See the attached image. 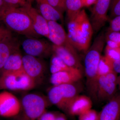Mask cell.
Masks as SVG:
<instances>
[{
	"instance_id": "cell-1",
	"label": "cell",
	"mask_w": 120,
	"mask_h": 120,
	"mask_svg": "<svg viewBox=\"0 0 120 120\" xmlns=\"http://www.w3.org/2000/svg\"><path fill=\"white\" fill-rule=\"evenodd\" d=\"M67 23V34L71 43L76 50L86 53L90 48L94 32L86 11L82 9Z\"/></svg>"
},
{
	"instance_id": "cell-2",
	"label": "cell",
	"mask_w": 120,
	"mask_h": 120,
	"mask_svg": "<svg viewBox=\"0 0 120 120\" xmlns=\"http://www.w3.org/2000/svg\"><path fill=\"white\" fill-rule=\"evenodd\" d=\"M105 42V32L101 31L86 53L84 69L86 86L89 94L94 98H96L98 66Z\"/></svg>"
},
{
	"instance_id": "cell-3",
	"label": "cell",
	"mask_w": 120,
	"mask_h": 120,
	"mask_svg": "<svg viewBox=\"0 0 120 120\" xmlns=\"http://www.w3.org/2000/svg\"><path fill=\"white\" fill-rule=\"evenodd\" d=\"M1 22L11 31L26 37L38 38L33 27L32 21L22 8H7L0 13Z\"/></svg>"
},
{
	"instance_id": "cell-4",
	"label": "cell",
	"mask_w": 120,
	"mask_h": 120,
	"mask_svg": "<svg viewBox=\"0 0 120 120\" xmlns=\"http://www.w3.org/2000/svg\"><path fill=\"white\" fill-rule=\"evenodd\" d=\"M37 84L23 69L4 72L0 75V90L27 91L34 88Z\"/></svg>"
},
{
	"instance_id": "cell-5",
	"label": "cell",
	"mask_w": 120,
	"mask_h": 120,
	"mask_svg": "<svg viewBox=\"0 0 120 120\" xmlns=\"http://www.w3.org/2000/svg\"><path fill=\"white\" fill-rule=\"evenodd\" d=\"M20 101L24 119L26 120H38L46 112L48 106L46 99L40 95L34 93L25 95Z\"/></svg>"
},
{
	"instance_id": "cell-6",
	"label": "cell",
	"mask_w": 120,
	"mask_h": 120,
	"mask_svg": "<svg viewBox=\"0 0 120 120\" xmlns=\"http://www.w3.org/2000/svg\"><path fill=\"white\" fill-rule=\"evenodd\" d=\"M77 94V88L73 84L53 86L48 92V100L51 104L65 111L67 106Z\"/></svg>"
},
{
	"instance_id": "cell-7",
	"label": "cell",
	"mask_w": 120,
	"mask_h": 120,
	"mask_svg": "<svg viewBox=\"0 0 120 120\" xmlns=\"http://www.w3.org/2000/svg\"><path fill=\"white\" fill-rule=\"evenodd\" d=\"M117 77L113 71L98 77L96 99L101 101H109L116 94Z\"/></svg>"
},
{
	"instance_id": "cell-8",
	"label": "cell",
	"mask_w": 120,
	"mask_h": 120,
	"mask_svg": "<svg viewBox=\"0 0 120 120\" xmlns=\"http://www.w3.org/2000/svg\"><path fill=\"white\" fill-rule=\"evenodd\" d=\"M21 45L26 54L38 58H47L53 54V45L37 38L26 37Z\"/></svg>"
},
{
	"instance_id": "cell-9",
	"label": "cell",
	"mask_w": 120,
	"mask_h": 120,
	"mask_svg": "<svg viewBox=\"0 0 120 120\" xmlns=\"http://www.w3.org/2000/svg\"><path fill=\"white\" fill-rule=\"evenodd\" d=\"M22 110L21 101L7 90L0 92V116L11 118L19 115Z\"/></svg>"
},
{
	"instance_id": "cell-10",
	"label": "cell",
	"mask_w": 120,
	"mask_h": 120,
	"mask_svg": "<svg viewBox=\"0 0 120 120\" xmlns=\"http://www.w3.org/2000/svg\"><path fill=\"white\" fill-rule=\"evenodd\" d=\"M111 0H97L91 11L90 22L95 34L105 26L108 19L107 13L109 10Z\"/></svg>"
},
{
	"instance_id": "cell-11",
	"label": "cell",
	"mask_w": 120,
	"mask_h": 120,
	"mask_svg": "<svg viewBox=\"0 0 120 120\" xmlns=\"http://www.w3.org/2000/svg\"><path fill=\"white\" fill-rule=\"evenodd\" d=\"M32 2L28 0L24 7H22L30 16L35 32L40 36L48 38L49 27L48 21L39 13L36 8L32 7Z\"/></svg>"
},
{
	"instance_id": "cell-12",
	"label": "cell",
	"mask_w": 120,
	"mask_h": 120,
	"mask_svg": "<svg viewBox=\"0 0 120 120\" xmlns=\"http://www.w3.org/2000/svg\"><path fill=\"white\" fill-rule=\"evenodd\" d=\"M39 58L27 54L22 56L24 71L37 83V80L42 77L45 71V64Z\"/></svg>"
},
{
	"instance_id": "cell-13",
	"label": "cell",
	"mask_w": 120,
	"mask_h": 120,
	"mask_svg": "<svg viewBox=\"0 0 120 120\" xmlns=\"http://www.w3.org/2000/svg\"><path fill=\"white\" fill-rule=\"evenodd\" d=\"M20 45L19 39L12 32L0 41V75L9 57L19 50Z\"/></svg>"
},
{
	"instance_id": "cell-14",
	"label": "cell",
	"mask_w": 120,
	"mask_h": 120,
	"mask_svg": "<svg viewBox=\"0 0 120 120\" xmlns=\"http://www.w3.org/2000/svg\"><path fill=\"white\" fill-rule=\"evenodd\" d=\"M52 48L53 54L59 57L68 66L82 71V66L75 48H68L53 45Z\"/></svg>"
},
{
	"instance_id": "cell-15",
	"label": "cell",
	"mask_w": 120,
	"mask_h": 120,
	"mask_svg": "<svg viewBox=\"0 0 120 120\" xmlns=\"http://www.w3.org/2000/svg\"><path fill=\"white\" fill-rule=\"evenodd\" d=\"M48 39L52 42L53 45L68 48L75 47L71 43L68 34L60 24L57 22L52 21H48Z\"/></svg>"
},
{
	"instance_id": "cell-16",
	"label": "cell",
	"mask_w": 120,
	"mask_h": 120,
	"mask_svg": "<svg viewBox=\"0 0 120 120\" xmlns=\"http://www.w3.org/2000/svg\"><path fill=\"white\" fill-rule=\"evenodd\" d=\"M120 93L116 94L99 113L98 120H120Z\"/></svg>"
},
{
	"instance_id": "cell-17",
	"label": "cell",
	"mask_w": 120,
	"mask_h": 120,
	"mask_svg": "<svg viewBox=\"0 0 120 120\" xmlns=\"http://www.w3.org/2000/svg\"><path fill=\"white\" fill-rule=\"evenodd\" d=\"M92 102L89 97L85 95L76 96L67 106L65 111L72 116H79L91 109Z\"/></svg>"
},
{
	"instance_id": "cell-18",
	"label": "cell",
	"mask_w": 120,
	"mask_h": 120,
	"mask_svg": "<svg viewBox=\"0 0 120 120\" xmlns=\"http://www.w3.org/2000/svg\"><path fill=\"white\" fill-rule=\"evenodd\" d=\"M82 77V71L76 69L52 74L50 80L53 86H56L63 84H73L80 80Z\"/></svg>"
},
{
	"instance_id": "cell-19",
	"label": "cell",
	"mask_w": 120,
	"mask_h": 120,
	"mask_svg": "<svg viewBox=\"0 0 120 120\" xmlns=\"http://www.w3.org/2000/svg\"><path fill=\"white\" fill-rule=\"evenodd\" d=\"M36 3L37 10L48 21L62 20L63 14L52 6L46 0H30Z\"/></svg>"
},
{
	"instance_id": "cell-20",
	"label": "cell",
	"mask_w": 120,
	"mask_h": 120,
	"mask_svg": "<svg viewBox=\"0 0 120 120\" xmlns=\"http://www.w3.org/2000/svg\"><path fill=\"white\" fill-rule=\"evenodd\" d=\"M22 56L19 50L13 53L5 63L1 74L4 72L19 71L23 69Z\"/></svg>"
},
{
	"instance_id": "cell-21",
	"label": "cell",
	"mask_w": 120,
	"mask_h": 120,
	"mask_svg": "<svg viewBox=\"0 0 120 120\" xmlns=\"http://www.w3.org/2000/svg\"><path fill=\"white\" fill-rule=\"evenodd\" d=\"M67 22L73 19L83 8L81 0H65Z\"/></svg>"
},
{
	"instance_id": "cell-22",
	"label": "cell",
	"mask_w": 120,
	"mask_h": 120,
	"mask_svg": "<svg viewBox=\"0 0 120 120\" xmlns=\"http://www.w3.org/2000/svg\"><path fill=\"white\" fill-rule=\"evenodd\" d=\"M77 69L68 66L61 58L56 54H53L50 60V71L52 74L62 71H74Z\"/></svg>"
},
{
	"instance_id": "cell-23",
	"label": "cell",
	"mask_w": 120,
	"mask_h": 120,
	"mask_svg": "<svg viewBox=\"0 0 120 120\" xmlns=\"http://www.w3.org/2000/svg\"><path fill=\"white\" fill-rule=\"evenodd\" d=\"M113 71L112 63L105 56H101L98 66V79L99 76L106 75Z\"/></svg>"
},
{
	"instance_id": "cell-24",
	"label": "cell",
	"mask_w": 120,
	"mask_h": 120,
	"mask_svg": "<svg viewBox=\"0 0 120 120\" xmlns=\"http://www.w3.org/2000/svg\"><path fill=\"white\" fill-rule=\"evenodd\" d=\"M105 56L113 63L120 58V47L111 49L106 46Z\"/></svg>"
},
{
	"instance_id": "cell-25",
	"label": "cell",
	"mask_w": 120,
	"mask_h": 120,
	"mask_svg": "<svg viewBox=\"0 0 120 120\" xmlns=\"http://www.w3.org/2000/svg\"><path fill=\"white\" fill-rule=\"evenodd\" d=\"M109 11L111 19L120 16V0H111Z\"/></svg>"
},
{
	"instance_id": "cell-26",
	"label": "cell",
	"mask_w": 120,
	"mask_h": 120,
	"mask_svg": "<svg viewBox=\"0 0 120 120\" xmlns=\"http://www.w3.org/2000/svg\"><path fill=\"white\" fill-rule=\"evenodd\" d=\"M99 113L92 109L79 116V120H98Z\"/></svg>"
},
{
	"instance_id": "cell-27",
	"label": "cell",
	"mask_w": 120,
	"mask_h": 120,
	"mask_svg": "<svg viewBox=\"0 0 120 120\" xmlns=\"http://www.w3.org/2000/svg\"><path fill=\"white\" fill-rule=\"evenodd\" d=\"M7 8H19L24 7L28 0H3Z\"/></svg>"
},
{
	"instance_id": "cell-28",
	"label": "cell",
	"mask_w": 120,
	"mask_h": 120,
	"mask_svg": "<svg viewBox=\"0 0 120 120\" xmlns=\"http://www.w3.org/2000/svg\"><path fill=\"white\" fill-rule=\"evenodd\" d=\"M52 6L63 14L66 11L65 0H46Z\"/></svg>"
},
{
	"instance_id": "cell-29",
	"label": "cell",
	"mask_w": 120,
	"mask_h": 120,
	"mask_svg": "<svg viewBox=\"0 0 120 120\" xmlns=\"http://www.w3.org/2000/svg\"><path fill=\"white\" fill-rule=\"evenodd\" d=\"M105 37L106 40H110L120 45V32L108 30L107 33L105 34Z\"/></svg>"
},
{
	"instance_id": "cell-30",
	"label": "cell",
	"mask_w": 120,
	"mask_h": 120,
	"mask_svg": "<svg viewBox=\"0 0 120 120\" xmlns=\"http://www.w3.org/2000/svg\"><path fill=\"white\" fill-rule=\"evenodd\" d=\"M108 30L120 31V16H116L111 19Z\"/></svg>"
},
{
	"instance_id": "cell-31",
	"label": "cell",
	"mask_w": 120,
	"mask_h": 120,
	"mask_svg": "<svg viewBox=\"0 0 120 120\" xmlns=\"http://www.w3.org/2000/svg\"><path fill=\"white\" fill-rule=\"evenodd\" d=\"M57 114L50 112H45L38 120H56Z\"/></svg>"
},
{
	"instance_id": "cell-32",
	"label": "cell",
	"mask_w": 120,
	"mask_h": 120,
	"mask_svg": "<svg viewBox=\"0 0 120 120\" xmlns=\"http://www.w3.org/2000/svg\"><path fill=\"white\" fill-rule=\"evenodd\" d=\"M11 32L5 26L0 25V41Z\"/></svg>"
},
{
	"instance_id": "cell-33",
	"label": "cell",
	"mask_w": 120,
	"mask_h": 120,
	"mask_svg": "<svg viewBox=\"0 0 120 120\" xmlns=\"http://www.w3.org/2000/svg\"><path fill=\"white\" fill-rule=\"evenodd\" d=\"M112 68L113 71L120 74V58L113 62Z\"/></svg>"
},
{
	"instance_id": "cell-34",
	"label": "cell",
	"mask_w": 120,
	"mask_h": 120,
	"mask_svg": "<svg viewBox=\"0 0 120 120\" xmlns=\"http://www.w3.org/2000/svg\"><path fill=\"white\" fill-rule=\"evenodd\" d=\"M106 42V47H109L111 49H115L120 47V45L117 43L110 41V40H105Z\"/></svg>"
},
{
	"instance_id": "cell-35",
	"label": "cell",
	"mask_w": 120,
	"mask_h": 120,
	"mask_svg": "<svg viewBox=\"0 0 120 120\" xmlns=\"http://www.w3.org/2000/svg\"><path fill=\"white\" fill-rule=\"evenodd\" d=\"M97 0H81L83 7H89L93 4H94Z\"/></svg>"
},
{
	"instance_id": "cell-36",
	"label": "cell",
	"mask_w": 120,
	"mask_h": 120,
	"mask_svg": "<svg viewBox=\"0 0 120 120\" xmlns=\"http://www.w3.org/2000/svg\"><path fill=\"white\" fill-rule=\"evenodd\" d=\"M7 7L5 4L3 0H0V13L4 11Z\"/></svg>"
},
{
	"instance_id": "cell-37",
	"label": "cell",
	"mask_w": 120,
	"mask_h": 120,
	"mask_svg": "<svg viewBox=\"0 0 120 120\" xmlns=\"http://www.w3.org/2000/svg\"><path fill=\"white\" fill-rule=\"evenodd\" d=\"M56 120H67L66 117L62 114H57Z\"/></svg>"
},
{
	"instance_id": "cell-38",
	"label": "cell",
	"mask_w": 120,
	"mask_h": 120,
	"mask_svg": "<svg viewBox=\"0 0 120 120\" xmlns=\"http://www.w3.org/2000/svg\"><path fill=\"white\" fill-rule=\"evenodd\" d=\"M117 86H118V88L120 91V75L117 77Z\"/></svg>"
},
{
	"instance_id": "cell-39",
	"label": "cell",
	"mask_w": 120,
	"mask_h": 120,
	"mask_svg": "<svg viewBox=\"0 0 120 120\" xmlns=\"http://www.w3.org/2000/svg\"><path fill=\"white\" fill-rule=\"evenodd\" d=\"M1 22H1V19L0 17V23Z\"/></svg>"
},
{
	"instance_id": "cell-40",
	"label": "cell",
	"mask_w": 120,
	"mask_h": 120,
	"mask_svg": "<svg viewBox=\"0 0 120 120\" xmlns=\"http://www.w3.org/2000/svg\"><path fill=\"white\" fill-rule=\"evenodd\" d=\"M25 120H26V119H25Z\"/></svg>"
},
{
	"instance_id": "cell-41",
	"label": "cell",
	"mask_w": 120,
	"mask_h": 120,
	"mask_svg": "<svg viewBox=\"0 0 120 120\" xmlns=\"http://www.w3.org/2000/svg\"></svg>"
}]
</instances>
